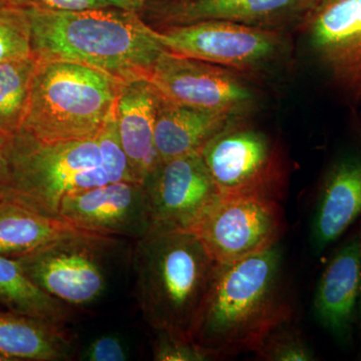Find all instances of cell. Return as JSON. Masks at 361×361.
Segmentation results:
<instances>
[{"mask_svg": "<svg viewBox=\"0 0 361 361\" xmlns=\"http://www.w3.org/2000/svg\"><path fill=\"white\" fill-rule=\"evenodd\" d=\"M144 189L148 231H193L221 197L200 152L161 161Z\"/></svg>", "mask_w": 361, "mask_h": 361, "instance_id": "cell-11", "label": "cell"}, {"mask_svg": "<svg viewBox=\"0 0 361 361\" xmlns=\"http://www.w3.org/2000/svg\"><path fill=\"white\" fill-rule=\"evenodd\" d=\"M154 342V360L159 361H205L210 360L193 341L173 336L167 332L156 331Z\"/></svg>", "mask_w": 361, "mask_h": 361, "instance_id": "cell-25", "label": "cell"}, {"mask_svg": "<svg viewBox=\"0 0 361 361\" xmlns=\"http://www.w3.org/2000/svg\"><path fill=\"white\" fill-rule=\"evenodd\" d=\"M113 242V236L78 231L16 259L27 276L54 298L68 306L87 305L106 290L99 253Z\"/></svg>", "mask_w": 361, "mask_h": 361, "instance_id": "cell-8", "label": "cell"}, {"mask_svg": "<svg viewBox=\"0 0 361 361\" xmlns=\"http://www.w3.org/2000/svg\"><path fill=\"white\" fill-rule=\"evenodd\" d=\"M58 217L80 229L113 237L137 240L149 229L144 186L129 180L108 183L66 197Z\"/></svg>", "mask_w": 361, "mask_h": 361, "instance_id": "cell-14", "label": "cell"}, {"mask_svg": "<svg viewBox=\"0 0 361 361\" xmlns=\"http://www.w3.org/2000/svg\"><path fill=\"white\" fill-rule=\"evenodd\" d=\"M298 26L332 80L361 97V0H320Z\"/></svg>", "mask_w": 361, "mask_h": 361, "instance_id": "cell-12", "label": "cell"}, {"mask_svg": "<svg viewBox=\"0 0 361 361\" xmlns=\"http://www.w3.org/2000/svg\"><path fill=\"white\" fill-rule=\"evenodd\" d=\"M255 355L265 361H312L314 350L300 329L291 319L275 327L265 337Z\"/></svg>", "mask_w": 361, "mask_h": 361, "instance_id": "cell-23", "label": "cell"}, {"mask_svg": "<svg viewBox=\"0 0 361 361\" xmlns=\"http://www.w3.org/2000/svg\"><path fill=\"white\" fill-rule=\"evenodd\" d=\"M293 318L280 244L219 263L193 334L210 360L255 353L275 327Z\"/></svg>", "mask_w": 361, "mask_h": 361, "instance_id": "cell-1", "label": "cell"}, {"mask_svg": "<svg viewBox=\"0 0 361 361\" xmlns=\"http://www.w3.org/2000/svg\"><path fill=\"white\" fill-rule=\"evenodd\" d=\"M168 51L233 71H260L288 54L283 30H267L224 20L156 28Z\"/></svg>", "mask_w": 361, "mask_h": 361, "instance_id": "cell-7", "label": "cell"}, {"mask_svg": "<svg viewBox=\"0 0 361 361\" xmlns=\"http://www.w3.org/2000/svg\"><path fill=\"white\" fill-rule=\"evenodd\" d=\"M200 153L221 196L283 198L287 171L281 149L244 118L214 135Z\"/></svg>", "mask_w": 361, "mask_h": 361, "instance_id": "cell-6", "label": "cell"}, {"mask_svg": "<svg viewBox=\"0 0 361 361\" xmlns=\"http://www.w3.org/2000/svg\"><path fill=\"white\" fill-rule=\"evenodd\" d=\"M161 97L148 78L121 85L116 97L118 139L135 182L142 186L160 164L155 145V123Z\"/></svg>", "mask_w": 361, "mask_h": 361, "instance_id": "cell-15", "label": "cell"}, {"mask_svg": "<svg viewBox=\"0 0 361 361\" xmlns=\"http://www.w3.org/2000/svg\"><path fill=\"white\" fill-rule=\"evenodd\" d=\"M9 166L4 197L51 217L66 197L114 182L97 137L44 142L20 132L11 140Z\"/></svg>", "mask_w": 361, "mask_h": 361, "instance_id": "cell-5", "label": "cell"}, {"mask_svg": "<svg viewBox=\"0 0 361 361\" xmlns=\"http://www.w3.org/2000/svg\"><path fill=\"white\" fill-rule=\"evenodd\" d=\"M238 118H243L190 108L161 97L155 123L159 161L199 153L214 135Z\"/></svg>", "mask_w": 361, "mask_h": 361, "instance_id": "cell-18", "label": "cell"}, {"mask_svg": "<svg viewBox=\"0 0 361 361\" xmlns=\"http://www.w3.org/2000/svg\"><path fill=\"white\" fill-rule=\"evenodd\" d=\"M89 361H125L129 353L122 339L116 336H102L94 339L84 353Z\"/></svg>", "mask_w": 361, "mask_h": 361, "instance_id": "cell-27", "label": "cell"}, {"mask_svg": "<svg viewBox=\"0 0 361 361\" xmlns=\"http://www.w3.org/2000/svg\"><path fill=\"white\" fill-rule=\"evenodd\" d=\"M0 353L11 361L68 360L75 341L65 325L0 310Z\"/></svg>", "mask_w": 361, "mask_h": 361, "instance_id": "cell-19", "label": "cell"}, {"mask_svg": "<svg viewBox=\"0 0 361 361\" xmlns=\"http://www.w3.org/2000/svg\"><path fill=\"white\" fill-rule=\"evenodd\" d=\"M2 198H4V192L0 191V201L2 200Z\"/></svg>", "mask_w": 361, "mask_h": 361, "instance_id": "cell-32", "label": "cell"}, {"mask_svg": "<svg viewBox=\"0 0 361 361\" xmlns=\"http://www.w3.org/2000/svg\"><path fill=\"white\" fill-rule=\"evenodd\" d=\"M11 139L0 137V191L2 192L8 186L9 180H11L9 144Z\"/></svg>", "mask_w": 361, "mask_h": 361, "instance_id": "cell-28", "label": "cell"}, {"mask_svg": "<svg viewBox=\"0 0 361 361\" xmlns=\"http://www.w3.org/2000/svg\"><path fill=\"white\" fill-rule=\"evenodd\" d=\"M360 238V257H361V236ZM358 319H360V324L361 327V291H360V304H358Z\"/></svg>", "mask_w": 361, "mask_h": 361, "instance_id": "cell-30", "label": "cell"}, {"mask_svg": "<svg viewBox=\"0 0 361 361\" xmlns=\"http://www.w3.org/2000/svg\"><path fill=\"white\" fill-rule=\"evenodd\" d=\"M37 66L33 56L0 63V137L11 139L20 132Z\"/></svg>", "mask_w": 361, "mask_h": 361, "instance_id": "cell-22", "label": "cell"}, {"mask_svg": "<svg viewBox=\"0 0 361 361\" xmlns=\"http://www.w3.org/2000/svg\"><path fill=\"white\" fill-rule=\"evenodd\" d=\"M121 85L89 66L37 61L20 132L44 142L94 139L115 110Z\"/></svg>", "mask_w": 361, "mask_h": 361, "instance_id": "cell-4", "label": "cell"}, {"mask_svg": "<svg viewBox=\"0 0 361 361\" xmlns=\"http://www.w3.org/2000/svg\"><path fill=\"white\" fill-rule=\"evenodd\" d=\"M30 56L32 37L25 8L0 0V63Z\"/></svg>", "mask_w": 361, "mask_h": 361, "instance_id": "cell-24", "label": "cell"}, {"mask_svg": "<svg viewBox=\"0 0 361 361\" xmlns=\"http://www.w3.org/2000/svg\"><path fill=\"white\" fill-rule=\"evenodd\" d=\"M0 361H11L9 360L8 357H6V355H2V353H0Z\"/></svg>", "mask_w": 361, "mask_h": 361, "instance_id": "cell-31", "label": "cell"}, {"mask_svg": "<svg viewBox=\"0 0 361 361\" xmlns=\"http://www.w3.org/2000/svg\"><path fill=\"white\" fill-rule=\"evenodd\" d=\"M285 231L279 201L221 196L193 231L218 263L233 262L279 244Z\"/></svg>", "mask_w": 361, "mask_h": 361, "instance_id": "cell-9", "label": "cell"}, {"mask_svg": "<svg viewBox=\"0 0 361 361\" xmlns=\"http://www.w3.org/2000/svg\"><path fill=\"white\" fill-rule=\"evenodd\" d=\"M360 291V238L355 236L330 259L313 299L316 319L342 343L351 341Z\"/></svg>", "mask_w": 361, "mask_h": 361, "instance_id": "cell-16", "label": "cell"}, {"mask_svg": "<svg viewBox=\"0 0 361 361\" xmlns=\"http://www.w3.org/2000/svg\"><path fill=\"white\" fill-rule=\"evenodd\" d=\"M0 307L59 325L71 317L68 305L37 286L18 259L6 256H0Z\"/></svg>", "mask_w": 361, "mask_h": 361, "instance_id": "cell-21", "label": "cell"}, {"mask_svg": "<svg viewBox=\"0 0 361 361\" xmlns=\"http://www.w3.org/2000/svg\"><path fill=\"white\" fill-rule=\"evenodd\" d=\"M13 6L54 11H84L113 6L108 0H1Z\"/></svg>", "mask_w": 361, "mask_h": 361, "instance_id": "cell-26", "label": "cell"}, {"mask_svg": "<svg viewBox=\"0 0 361 361\" xmlns=\"http://www.w3.org/2000/svg\"><path fill=\"white\" fill-rule=\"evenodd\" d=\"M37 61L89 66L121 84L149 78L167 51L142 14L111 6L84 11L25 8Z\"/></svg>", "mask_w": 361, "mask_h": 361, "instance_id": "cell-2", "label": "cell"}, {"mask_svg": "<svg viewBox=\"0 0 361 361\" xmlns=\"http://www.w3.org/2000/svg\"><path fill=\"white\" fill-rule=\"evenodd\" d=\"M78 231L77 226L4 197L0 201V256L18 258Z\"/></svg>", "mask_w": 361, "mask_h": 361, "instance_id": "cell-20", "label": "cell"}, {"mask_svg": "<svg viewBox=\"0 0 361 361\" xmlns=\"http://www.w3.org/2000/svg\"><path fill=\"white\" fill-rule=\"evenodd\" d=\"M135 295L155 331L193 341L219 263L192 231L149 230L137 239Z\"/></svg>", "mask_w": 361, "mask_h": 361, "instance_id": "cell-3", "label": "cell"}, {"mask_svg": "<svg viewBox=\"0 0 361 361\" xmlns=\"http://www.w3.org/2000/svg\"><path fill=\"white\" fill-rule=\"evenodd\" d=\"M361 215V158L346 156L334 164L316 203L310 243L320 254Z\"/></svg>", "mask_w": 361, "mask_h": 361, "instance_id": "cell-17", "label": "cell"}, {"mask_svg": "<svg viewBox=\"0 0 361 361\" xmlns=\"http://www.w3.org/2000/svg\"><path fill=\"white\" fill-rule=\"evenodd\" d=\"M149 80L166 99L199 110L245 118L256 103L255 92L234 71L168 49Z\"/></svg>", "mask_w": 361, "mask_h": 361, "instance_id": "cell-10", "label": "cell"}, {"mask_svg": "<svg viewBox=\"0 0 361 361\" xmlns=\"http://www.w3.org/2000/svg\"><path fill=\"white\" fill-rule=\"evenodd\" d=\"M320 0H149L144 13L153 27L224 20L283 30L300 25Z\"/></svg>", "mask_w": 361, "mask_h": 361, "instance_id": "cell-13", "label": "cell"}, {"mask_svg": "<svg viewBox=\"0 0 361 361\" xmlns=\"http://www.w3.org/2000/svg\"><path fill=\"white\" fill-rule=\"evenodd\" d=\"M114 7L142 14L149 0H108Z\"/></svg>", "mask_w": 361, "mask_h": 361, "instance_id": "cell-29", "label": "cell"}]
</instances>
